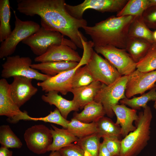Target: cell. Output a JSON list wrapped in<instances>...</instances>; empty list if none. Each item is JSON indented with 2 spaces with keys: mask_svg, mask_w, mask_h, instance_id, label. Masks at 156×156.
<instances>
[{
  "mask_svg": "<svg viewBox=\"0 0 156 156\" xmlns=\"http://www.w3.org/2000/svg\"><path fill=\"white\" fill-rule=\"evenodd\" d=\"M78 63L74 62L64 61L41 62L32 64L31 67L40 71L43 74L53 77L75 68Z\"/></svg>",
  "mask_w": 156,
  "mask_h": 156,
  "instance_id": "obj_21",
  "label": "cell"
},
{
  "mask_svg": "<svg viewBox=\"0 0 156 156\" xmlns=\"http://www.w3.org/2000/svg\"><path fill=\"white\" fill-rule=\"evenodd\" d=\"M148 7H156V0H148Z\"/></svg>",
  "mask_w": 156,
  "mask_h": 156,
  "instance_id": "obj_40",
  "label": "cell"
},
{
  "mask_svg": "<svg viewBox=\"0 0 156 156\" xmlns=\"http://www.w3.org/2000/svg\"><path fill=\"white\" fill-rule=\"evenodd\" d=\"M17 9L26 16H39L41 26L60 32L75 44L83 49L79 31L87 26L85 19H78L66 11L64 0H17Z\"/></svg>",
  "mask_w": 156,
  "mask_h": 156,
  "instance_id": "obj_1",
  "label": "cell"
},
{
  "mask_svg": "<svg viewBox=\"0 0 156 156\" xmlns=\"http://www.w3.org/2000/svg\"><path fill=\"white\" fill-rule=\"evenodd\" d=\"M0 115L5 116L7 120L16 123L21 120H31V117L26 111L22 112L13 101L11 94V85L6 79L0 80Z\"/></svg>",
  "mask_w": 156,
  "mask_h": 156,
  "instance_id": "obj_11",
  "label": "cell"
},
{
  "mask_svg": "<svg viewBox=\"0 0 156 156\" xmlns=\"http://www.w3.org/2000/svg\"><path fill=\"white\" fill-rule=\"evenodd\" d=\"M136 68L143 73L156 70V41L152 44L144 57L136 63Z\"/></svg>",
  "mask_w": 156,
  "mask_h": 156,
  "instance_id": "obj_32",
  "label": "cell"
},
{
  "mask_svg": "<svg viewBox=\"0 0 156 156\" xmlns=\"http://www.w3.org/2000/svg\"><path fill=\"white\" fill-rule=\"evenodd\" d=\"M31 120L41 121L45 122L53 123L62 126L63 128L67 129L70 121L65 118L61 115L58 109L56 108L53 111H51L47 116L42 117H31Z\"/></svg>",
  "mask_w": 156,
  "mask_h": 156,
  "instance_id": "obj_34",
  "label": "cell"
},
{
  "mask_svg": "<svg viewBox=\"0 0 156 156\" xmlns=\"http://www.w3.org/2000/svg\"><path fill=\"white\" fill-rule=\"evenodd\" d=\"M15 27L9 37L1 42L0 46V58L10 56L15 52L18 44L36 32L40 26L32 21H23L14 11Z\"/></svg>",
  "mask_w": 156,
  "mask_h": 156,
  "instance_id": "obj_6",
  "label": "cell"
},
{
  "mask_svg": "<svg viewBox=\"0 0 156 156\" xmlns=\"http://www.w3.org/2000/svg\"><path fill=\"white\" fill-rule=\"evenodd\" d=\"M153 32L145 23L142 16H136L130 26L128 37L141 38L153 43L155 41Z\"/></svg>",
  "mask_w": 156,
  "mask_h": 156,
  "instance_id": "obj_25",
  "label": "cell"
},
{
  "mask_svg": "<svg viewBox=\"0 0 156 156\" xmlns=\"http://www.w3.org/2000/svg\"><path fill=\"white\" fill-rule=\"evenodd\" d=\"M150 101H156V88L155 87L140 96H134L131 99L126 98L120 100V102L121 104L128 105L131 108L137 110L141 107L144 108Z\"/></svg>",
  "mask_w": 156,
  "mask_h": 156,
  "instance_id": "obj_28",
  "label": "cell"
},
{
  "mask_svg": "<svg viewBox=\"0 0 156 156\" xmlns=\"http://www.w3.org/2000/svg\"><path fill=\"white\" fill-rule=\"evenodd\" d=\"M22 42L29 47L37 56L43 55L54 45L65 44L75 50L77 47L70 40L65 38L60 32L42 26L36 32L24 40Z\"/></svg>",
  "mask_w": 156,
  "mask_h": 156,
  "instance_id": "obj_5",
  "label": "cell"
},
{
  "mask_svg": "<svg viewBox=\"0 0 156 156\" xmlns=\"http://www.w3.org/2000/svg\"><path fill=\"white\" fill-rule=\"evenodd\" d=\"M107 148L112 156H120L121 148V140L112 137H104L102 138Z\"/></svg>",
  "mask_w": 156,
  "mask_h": 156,
  "instance_id": "obj_35",
  "label": "cell"
},
{
  "mask_svg": "<svg viewBox=\"0 0 156 156\" xmlns=\"http://www.w3.org/2000/svg\"><path fill=\"white\" fill-rule=\"evenodd\" d=\"M103 84L94 81L88 85L72 88L70 92L73 96L72 100L79 109H83L86 105L94 101Z\"/></svg>",
  "mask_w": 156,
  "mask_h": 156,
  "instance_id": "obj_18",
  "label": "cell"
},
{
  "mask_svg": "<svg viewBox=\"0 0 156 156\" xmlns=\"http://www.w3.org/2000/svg\"><path fill=\"white\" fill-rule=\"evenodd\" d=\"M86 65L95 80L107 86L122 76L110 62L94 50Z\"/></svg>",
  "mask_w": 156,
  "mask_h": 156,
  "instance_id": "obj_12",
  "label": "cell"
},
{
  "mask_svg": "<svg viewBox=\"0 0 156 156\" xmlns=\"http://www.w3.org/2000/svg\"><path fill=\"white\" fill-rule=\"evenodd\" d=\"M0 143L1 146L8 148H21L23 144L20 140L8 125L0 127Z\"/></svg>",
  "mask_w": 156,
  "mask_h": 156,
  "instance_id": "obj_31",
  "label": "cell"
},
{
  "mask_svg": "<svg viewBox=\"0 0 156 156\" xmlns=\"http://www.w3.org/2000/svg\"><path fill=\"white\" fill-rule=\"evenodd\" d=\"M58 92L51 91L46 93L41 96V99L44 102L51 105H55L60 111L62 115L65 119L72 111L77 112L79 108L73 100H68L58 94Z\"/></svg>",
  "mask_w": 156,
  "mask_h": 156,
  "instance_id": "obj_19",
  "label": "cell"
},
{
  "mask_svg": "<svg viewBox=\"0 0 156 156\" xmlns=\"http://www.w3.org/2000/svg\"><path fill=\"white\" fill-rule=\"evenodd\" d=\"M155 156H156V155H155Z\"/></svg>",
  "mask_w": 156,
  "mask_h": 156,
  "instance_id": "obj_45",
  "label": "cell"
},
{
  "mask_svg": "<svg viewBox=\"0 0 156 156\" xmlns=\"http://www.w3.org/2000/svg\"><path fill=\"white\" fill-rule=\"evenodd\" d=\"M98 156H112L103 141L100 144Z\"/></svg>",
  "mask_w": 156,
  "mask_h": 156,
  "instance_id": "obj_38",
  "label": "cell"
},
{
  "mask_svg": "<svg viewBox=\"0 0 156 156\" xmlns=\"http://www.w3.org/2000/svg\"><path fill=\"white\" fill-rule=\"evenodd\" d=\"M60 156H85L84 152L77 144L63 148L59 151Z\"/></svg>",
  "mask_w": 156,
  "mask_h": 156,
  "instance_id": "obj_37",
  "label": "cell"
},
{
  "mask_svg": "<svg viewBox=\"0 0 156 156\" xmlns=\"http://www.w3.org/2000/svg\"><path fill=\"white\" fill-rule=\"evenodd\" d=\"M128 1L127 0H85L82 3L75 5L67 3L65 8L67 12L73 17L82 19L84 12L92 9L102 13L114 12L120 11Z\"/></svg>",
  "mask_w": 156,
  "mask_h": 156,
  "instance_id": "obj_10",
  "label": "cell"
},
{
  "mask_svg": "<svg viewBox=\"0 0 156 156\" xmlns=\"http://www.w3.org/2000/svg\"><path fill=\"white\" fill-rule=\"evenodd\" d=\"M142 17L149 28L156 30V7L148 8L143 13Z\"/></svg>",
  "mask_w": 156,
  "mask_h": 156,
  "instance_id": "obj_36",
  "label": "cell"
},
{
  "mask_svg": "<svg viewBox=\"0 0 156 156\" xmlns=\"http://www.w3.org/2000/svg\"><path fill=\"white\" fill-rule=\"evenodd\" d=\"M96 123L97 133L99 137L115 138L120 140L122 137L120 127L114 122L110 118L103 117Z\"/></svg>",
  "mask_w": 156,
  "mask_h": 156,
  "instance_id": "obj_24",
  "label": "cell"
},
{
  "mask_svg": "<svg viewBox=\"0 0 156 156\" xmlns=\"http://www.w3.org/2000/svg\"><path fill=\"white\" fill-rule=\"evenodd\" d=\"M13 152L8 148L1 146L0 148V156H12Z\"/></svg>",
  "mask_w": 156,
  "mask_h": 156,
  "instance_id": "obj_39",
  "label": "cell"
},
{
  "mask_svg": "<svg viewBox=\"0 0 156 156\" xmlns=\"http://www.w3.org/2000/svg\"><path fill=\"white\" fill-rule=\"evenodd\" d=\"M94 51L101 54L122 76H129L136 69V63L125 49L107 45L94 47Z\"/></svg>",
  "mask_w": 156,
  "mask_h": 156,
  "instance_id": "obj_9",
  "label": "cell"
},
{
  "mask_svg": "<svg viewBox=\"0 0 156 156\" xmlns=\"http://www.w3.org/2000/svg\"><path fill=\"white\" fill-rule=\"evenodd\" d=\"M112 109L116 116L115 123L120 127L121 136L124 138L136 128L133 122L138 118L137 110L128 108L123 104L115 105Z\"/></svg>",
  "mask_w": 156,
  "mask_h": 156,
  "instance_id": "obj_17",
  "label": "cell"
},
{
  "mask_svg": "<svg viewBox=\"0 0 156 156\" xmlns=\"http://www.w3.org/2000/svg\"><path fill=\"white\" fill-rule=\"evenodd\" d=\"M11 12L9 0H0V42L6 39L12 31L10 22Z\"/></svg>",
  "mask_w": 156,
  "mask_h": 156,
  "instance_id": "obj_26",
  "label": "cell"
},
{
  "mask_svg": "<svg viewBox=\"0 0 156 156\" xmlns=\"http://www.w3.org/2000/svg\"><path fill=\"white\" fill-rule=\"evenodd\" d=\"M32 62L31 59L29 57L19 55L8 56L2 65L1 76L6 79L15 76H21L42 81L51 77L32 68Z\"/></svg>",
  "mask_w": 156,
  "mask_h": 156,
  "instance_id": "obj_7",
  "label": "cell"
},
{
  "mask_svg": "<svg viewBox=\"0 0 156 156\" xmlns=\"http://www.w3.org/2000/svg\"><path fill=\"white\" fill-rule=\"evenodd\" d=\"M24 138L28 148L38 155L48 152L53 141L50 129L42 124L35 125L27 129Z\"/></svg>",
  "mask_w": 156,
  "mask_h": 156,
  "instance_id": "obj_13",
  "label": "cell"
},
{
  "mask_svg": "<svg viewBox=\"0 0 156 156\" xmlns=\"http://www.w3.org/2000/svg\"><path fill=\"white\" fill-rule=\"evenodd\" d=\"M153 36L155 41H156V30L154 31H153Z\"/></svg>",
  "mask_w": 156,
  "mask_h": 156,
  "instance_id": "obj_42",
  "label": "cell"
},
{
  "mask_svg": "<svg viewBox=\"0 0 156 156\" xmlns=\"http://www.w3.org/2000/svg\"><path fill=\"white\" fill-rule=\"evenodd\" d=\"M136 16H112L83 29L92 39L94 47L107 45L125 49L131 24Z\"/></svg>",
  "mask_w": 156,
  "mask_h": 156,
  "instance_id": "obj_2",
  "label": "cell"
},
{
  "mask_svg": "<svg viewBox=\"0 0 156 156\" xmlns=\"http://www.w3.org/2000/svg\"><path fill=\"white\" fill-rule=\"evenodd\" d=\"M51 128L53 141L47 151H59L61 148L71 145L78 138L70 133L67 129L58 128L51 125Z\"/></svg>",
  "mask_w": 156,
  "mask_h": 156,
  "instance_id": "obj_20",
  "label": "cell"
},
{
  "mask_svg": "<svg viewBox=\"0 0 156 156\" xmlns=\"http://www.w3.org/2000/svg\"><path fill=\"white\" fill-rule=\"evenodd\" d=\"M100 138L97 133L78 139L77 144L83 151L85 156H98Z\"/></svg>",
  "mask_w": 156,
  "mask_h": 156,
  "instance_id": "obj_30",
  "label": "cell"
},
{
  "mask_svg": "<svg viewBox=\"0 0 156 156\" xmlns=\"http://www.w3.org/2000/svg\"><path fill=\"white\" fill-rule=\"evenodd\" d=\"M81 40L83 53L78 65L72 69L51 77L44 81L38 82L37 85L40 87L43 91L47 93L50 91H55L63 95L70 92L72 88V80L76 72L79 68L87 64L94 51V45L91 40L87 41L82 38Z\"/></svg>",
  "mask_w": 156,
  "mask_h": 156,
  "instance_id": "obj_4",
  "label": "cell"
},
{
  "mask_svg": "<svg viewBox=\"0 0 156 156\" xmlns=\"http://www.w3.org/2000/svg\"><path fill=\"white\" fill-rule=\"evenodd\" d=\"M153 107L154 108L156 109V101H155Z\"/></svg>",
  "mask_w": 156,
  "mask_h": 156,
  "instance_id": "obj_43",
  "label": "cell"
},
{
  "mask_svg": "<svg viewBox=\"0 0 156 156\" xmlns=\"http://www.w3.org/2000/svg\"><path fill=\"white\" fill-rule=\"evenodd\" d=\"M95 81L86 65L79 68L76 72L72 82V88L88 85Z\"/></svg>",
  "mask_w": 156,
  "mask_h": 156,
  "instance_id": "obj_33",
  "label": "cell"
},
{
  "mask_svg": "<svg viewBox=\"0 0 156 156\" xmlns=\"http://www.w3.org/2000/svg\"><path fill=\"white\" fill-rule=\"evenodd\" d=\"M67 129L78 139L97 133L96 122L85 123L73 118L69 123Z\"/></svg>",
  "mask_w": 156,
  "mask_h": 156,
  "instance_id": "obj_27",
  "label": "cell"
},
{
  "mask_svg": "<svg viewBox=\"0 0 156 156\" xmlns=\"http://www.w3.org/2000/svg\"><path fill=\"white\" fill-rule=\"evenodd\" d=\"M139 112L135 121V129L121 140L120 156H137L146 146L150 138V126L153 118L151 108L147 105Z\"/></svg>",
  "mask_w": 156,
  "mask_h": 156,
  "instance_id": "obj_3",
  "label": "cell"
},
{
  "mask_svg": "<svg viewBox=\"0 0 156 156\" xmlns=\"http://www.w3.org/2000/svg\"><path fill=\"white\" fill-rule=\"evenodd\" d=\"M128 79V76H122L109 85L103 84L95 98L94 101L102 105L106 114L109 118H113L115 115L112 107L127 98L125 92Z\"/></svg>",
  "mask_w": 156,
  "mask_h": 156,
  "instance_id": "obj_8",
  "label": "cell"
},
{
  "mask_svg": "<svg viewBox=\"0 0 156 156\" xmlns=\"http://www.w3.org/2000/svg\"><path fill=\"white\" fill-rule=\"evenodd\" d=\"M152 43L141 38L128 37L125 49L137 63L145 55Z\"/></svg>",
  "mask_w": 156,
  "mask_h": 156,
  "instance_id": "obj_23",
  "label": "cell"
},
{
  "mask_svg": "<svg viewBox=\"0 0 156 156\" xmlns=\"http://www.w3.org/2000/svg\"><path fill=\"white\" fill-rule=\"evenodd\" d=\"M13 77V80L10 84L11 96L20 108L36 93L38 89L33 85L31 79L21 76Z\"/></svg>",
  "mask_w": 156,
  "mask_h": 156,
  "instance_id": "obj_15",
  "label": "cell"
},
{
  "mask_svg": "<svg viewBox=\"0 0 156 156\" xmlns=\"http://www.w3.org/2000/svg\"><path fill=\"white\" fill-rule=\"evenodd\" d=\"M106 114L102 105L95 101H92L84 107L80 113L75 112L73 118L85 123L96 122Z\"/></svg>",
  "mask_w": 156,
  "mask_h": 156,
  "instance_id": "obj_22",
  "label": "cell"
},
{
  "mask_svg": "<svg viewBox=\"0 0 156 156\" xmlns=\"http://www.w3.org/2000/svg\"><path fill=\"white\" fill-rule=\"evenodd\" d=\"M148 0H128L123 8L117 13L116 16H142L148 7Z\"/></svg>",
  "mask_w": 156,
  "mask_h": 156,
  "instance_id": "obj_29",
  "label": "cell"
},
{
  "mask_svg": "<svg viewBox=\"0 0 156 156\" xmlns=\"http://www.w3.org/2000/svg\"><path fill=\"white\" fill-rule=\"evenodd\" d=\"M156 88V83L155 84V87Z\"/></svg>",
  "mask_w": 156,
  "mask_h": 156,
  "instance_id": "obj_44",
  "label": "cell"
},
{
  "mask_svg": "<svg viewBox=\"0 0 156 156\" xmlns=\"http://www.w3.org/2000/svg\"><path fill=\"white\" fill-rule=\"evenodd\" d=\"M156 82V70L146 73L137 69L128 76L125 95L130 99L135 95L142 94L155 87Z\"/></svg>",
  "mask_w": 156,
  "mask_h": 156,
  "instance_id": "obj_14",
  "label": "cell"
},
{
  "mask_svg": "<svg viewBox=\"0 0 156 156\" xmlns=\"http://www.w3.org/2000/svg\"><path fill=\"white\" fill-rule=\"evenodd\" d=\"M49 156H60V155L59 151H56L51 152Z\"/></svg>",
  "mask_w": 156,
  "mask_h": 156,
  "instance_id": "obj_41",
  "label": "cell"
},
{
  "mask_svg": "<svg viewBox=\"0 0 156 156\" xmlns=\"http://www.w3.org/2000/svg\"><path fill=\"white\" fill-rule=\"evenodd\" d=\"M81 59L78 53L65 44H55L50 47L43 55L36 57V62L72 61L79 62Z\"/></svg>",
  "mask_w": 156,
  "mask_h": 156,
  "instance_id": "obj_16",
  "label": "cell"
}]
</instances>
